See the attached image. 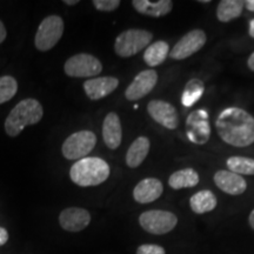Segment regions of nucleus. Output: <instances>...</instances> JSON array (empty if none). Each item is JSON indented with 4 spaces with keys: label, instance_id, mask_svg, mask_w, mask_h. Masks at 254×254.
Listing matches in <instances>:
<instances>
[{
    "label": "nucleus",
    "instance_id": "nucleus-27",
    "mask_svg": "<svg viewBox=\"0 0 254 254\" xmlns=\"http://www.w3.org/2000/svg\"><path fill=\"white\" fill-rule=\"evenodd\" d=\"M94 7L101 12H113L120 6L119 0H94Z\"/></svg>",
    "mask_w": 254,
    "mask_h": 254
},
{
    "label": "nucleus",
    "instance_id": "nucleus-9",
    "mask_svg": "<svg viewBox=\"0 0 254 254\" xmlns=\"http://www.w3.org/2000/svg\"><path fill=\"white\" fill-rule=\"evenodd\" d=\"M207 40L202 30H192L187 32L170 51V57L174 60H184L193 56L204 47Z\"/></svg>",
    "mask_w": 254,
    "mask_h": 254
},
{
    "label": "nucleus",
    "instance_id": "nucleus-16",
    "mask_svg": "<svg viewBox=\"0 0 254 254\" xmlns=\"http://www.w3.org/2000/svg\"><path fill=\"white\" fill-rule=\"evenodd\" d=\"M119 86V80L114 77L92 78L84 82L85 93L91 100H100L113 93Z\"/></svg>",
    "mask_w": 254,
    "mask_h": 254
},
{
    "label": "nucleus",
    "instance_id": "nucleus-34",
    "mask_svg": "<svg viewBox=\"0 0 254 254\" xmlns=\"http://www.w3.org/2000/svg\"><path fill=\"white\" fill-rule=\"evenodd\" d=\"M249 32H250V36L252 37V38H254V19H252V20L250 21V30H249Z\"/></svg>",
    "mask_w": 254,
    "mask_h": 254
},
{
    "label": "nucleus",
    "instance_id": "nucleus-15",
    "mask_svg": "<svg viewBox=\"0 0 254 254\" xmlns=\"http://www.w3.org/2000/svg\"><path fill=\"white\" fill-rule=\"evenodd\" d=\"M164 192L163 183L155 178H146L136 184L133 190V198L139 204H150L160 198Z\"/></svg>",
    "mask_w": 254,
    "mask_h": 254
},
{
    "label": "nucleus",
    "instance_id": "nucleus-20",
    "mask_svg": "<svg viewBox=\"0 0 254 254\" xmlns=\"http://www.w3.org/2000/svg\"><path fill=\"white\" fill-rule=\"evenodd\" d=\"M218 205L217 196L212 190H202L190 196V206L195 214H205L213 211Z\"/></svg>",
    "mask_w": 254,
    "mask_h": 254
},
{
    "label": "nucleus",
    "instance_id": "nucleus-1",
    "mask_svg": "<svg viewBox=\"0 0 254 254\" xmlns=\"http://www.w3.org/2000/svg\"><path fill=\"white\" fill-rule=\"evenodd\" d=\"M215 128L221 140L234 147L254 144V117L240 107L221 111L215 120Z\"/></svg>",
    "mask_w": 254,
    "mask_h": 254
},
{
    "label": "nucleus",
    "instance_id": "nucleus-14",
    "mask_svg": "<svg viewBox=\"0 0 254 254\" xmlns=\"http://www.w3.org/2000/svg\"><path fill=\"white\" fill-rule=\"evenodd\" d=\"M213 180L218 189L230 195H240L247 190L246 180L231 171H218L214 173Z\"/></svg>",
    "mask_w": 254,
    "mask_h": 254
},
{
    "label": "nucleus",
    "instance_id": "nucleus-24",
    "mask_svg": "<svg viewBox=\"0 0 254 254\" xmlns=\"http://www.w3.org/2000/svg\"><path fill=\"white\" fill-rule=\"evenodd\" d=\"M205 92V84L200 79H190L184 87L182 103L185 107H192L200 100Z\"/></svg>",
    "mask_w": 254,
    "mask_h": 254
},
{
    "label": "nucleus",
    "instance_id": "nucleus-18",
    "mask_svg": "<svg viewBox=\"0 0 254 254\" xmlns=\"http://www.w3.org/2000/svg\"><path fill=\"white\" fill-rule=\"evenodd\" d=\"M133 7L136 12L142 15L148 17L160 18L170 13L173 8V1L171 0H158V1H150V0H133Z\"/></svg>",
    "mask_w": 254,
    "mask_h": 254
},
{
    "label": "nucleus",
    "instance_id": "nucleus-32",
    "mask_svg": "<svg viewBox=\"0 0 254 254\" xmlns=\"http://www.w3.org/2000/svg\"><path fill=\"white\" fill-rule=\"evenodd\" d=\"M245 7L251 12H254V0H246Z\"/></svg>",
    "mask_w": 254,
    "mask_h": 254
},
{
    "label": "nucleus",
    "instance_id": "nucleus-29",
    "mask_svg": "<svg viewBox=\"0 0 254 254\" xmlns=\"http://www.w3.org/2000/svg\"><path fill=\"white\" fill-rule=\"evenodd\" d=\"M8 238H9V236H8L7 230L0 226V246H4L5 244L8 241Z\"/></svg>",
    "mask_w": 254,
    "mask_h": 254
},
{
    "label": "nucleus",
    "instance_id": "nucleus-11",
    "mask_svg": "<svg viewBox=\"0 0 254 254\" xmlns=\"http://www.w3.org/2000/svg\"><path fill=\"white\" fill-rule=\"evenodd\" d=\"M147 112L151 118L167 129H176L179 126V113L168 101L154 99L147 104Z\"/></svg>",
    "mask_w": 254,
    "mask_h": 254
},
{
    "label": "nucleus",
    "instance_id": "nucleus-8",
    "mask_svg": "<svg viewBox=\"0 0 254 254\" xmlns=\"http://www.w3.org/2000/svg\"><path fill=\"white\" fill-rule=\"evenodd\" d=\"M64 71L68 77L94 78L103 71V64L94 56L79 53L67 59L64 65Z\"/></svg>",
    "mask_w": 254,
    "mask_h": 254
},
{
    "label": "nucleus",
    "instance_id": "nucleus-17",
    "mask_svg": "<svg viewBox=\"0 0 254 254\" xmlns=\"http://www.w3.org/2000/svg\"><path fill=\"white\" fill-rule=\"evenodd\" d=\"M103 138L110 150H117L123 140V128L119 116L116 112H110L105 117L103 123Z\"/></svg>",
    "mask_w": 254,
    "mask_h": 254
},
{
    "label": "nucleus",
    "instance_id": "nucleus-33",
    "mask_svg": "<svg viewBox=\"0 0 254 254\" xmlns=\"http://www.w3.org/2000/svg\"><path fill=\"white\" fill-rule=\"evenodd\" d=\"M249 222H250V226L253 228L254 230V209L252 212L250 213V217H249Z\"/></svg>",
    "mask_w": 254,
    "mask_h": 254
},
{
    "label": "nucleus",
    "instance_id": "nucleus-35",
    "mask_svg": "<svg viewBox=\"0 0 254 254\" xmlns=\"http://www.w3.org/2000/svg\"><path fill=\"white\" fill-rule=\"evenodd\" d=\"M64 2H65L66 5L72 6V5H77L79 1H78V0H65V1H64Z\"/></svg>",
    "mask_w": 254,
    "mask_h": 254
},
{
    "label": "nucleus",
    "instance_id": "nucleus-6",
    "mask_svg": "<svg viewBox=\"0 0 254 254\" xmlns=\"http://www.w3.org/2000/svg\"><path fill=\"white\" fill-rule=\"evenodd\" d=\"M97 144V136L92 131H79L73 133L64 141L62 152L68 160H80L86 158Z\"/></svg>",
    "mask_w": 254,
    "mask_h": 254
},
{
    "label": "nucleus",
    "instance_id": "nucleus-5",
    "mask_svg": "<svg viewBox=\"0 0 254 254\" xmlns=\"http://www.w3.org/2000/svg\"><path fill=\"white\" fill-rule=\"evenodd\" d=\"M139 224L147 233L163 236L170 233L176 228L178 224L177 215L170 211L152 209L146 211L139 217Z\"/></svg>",
    "mask_w": 254,
    "mask_h": 254
},
{
    "label": "nucleus",
    "instance_id": "nucleus-30",
    "mask_svg": "<svg viewBox=\"0 0 254 254\" xmlns=\"http://www.w3.org/2000/svg\"><path fill=\"white\" fill-rule=\"evenodd\" d=\"M6 36H7V32H6L5 25L2 24L1 20H0V44L6 39Z\"/></svg>",
    "mask_w": 254,
    "mask_h": 254
},
{
    "label": "nucleus",
    "instance_id": "nucleus-2",
    "mask_svg": "<svg viewBox=\"0 0 254 254\" xmlns=\"http://www.w3.org/2000/svg\"><path fill=\"white\" fill-rule=\"evenodd\" d=\"M110 166L104 159L86 157L80 159L71 167L69 177L75 185L81 187L98 186L109 179Z\"/></svg>",
    "mask_w": 254,
    "mask_h": 254
},
{
    "label": "nucleus",
    "instance_id": "nucleus-21",
    "mask_svg": "<svg viewBox=\"0 0 254 254\" xmlns=\"http://www.w3.org/2000/svg\"><path fill=\"white\" fill-rule=\"evenodd\" d=\"M200 177L198 172L193 168H183L177 171L168 178V185L173 190L190 189L199 184Z\"/></svg>",
    "mask_w": 254,
    "mask_h": 254
},
{
    "label": "nucleus",
    "instance_id": "nucleus-4",
    "mask_svg": "<svg viewBox=\"0 0 254 254\" xmlns=\"http://www.w3.org/2000/svg\"><path fill=\"white\" fill-rule=\"evenodd\" d=\"M153 34L140 28H131L122 32L114 43V51L122 58L135 56L144 49L150 46Z\"/></svg>",
    "mask_w": 254,
    "mask_h": 254
},
{
    "label": "nucleus",
    "instance_id": "nucleus-7",
    "mask_svg": "<svg viewBox=\"0 0 254 254\" xmlns=\"http://www.w3.org/2000/svg\"><path fill=\"white\" fill-rule=\"evenodd\" d=\"M64 33V20L59 15H49L41 21L36 33L34 45L41 52L53 49Z\"/></svg>",
    "mask_w": 254,
    "mask_h": 254
},
{
    "label": "nucleus",
    "instance_id": "nucleus-25",
    "mask_svg": "<svg viewBox=\"0 0 254 254\" xmlns=\"http://www.w3.org/2000/svg\"><path fill=\"white\" fill-rule=\"evenodd\" d=\"M226 165L228 171L236 174L244 176H254V159L249 157H240L234 155L227 159Z\"/></svg>",
    "mask_w": 254,
    "mask_h": 254
},
{
    "label": "nucleus",
    "instance_id": "nucleus-19",
    "mask_svg": "<svg viewBox=\"0 0 254 254\" xmlns=\"http://www.w3.org/2000/svg\"><path fill=\"white\" fill-rule=\"evenodd\" d=\"M151 148L150 139L147 136H138L132 142L126 153V164L129 168H136L144 163Z\"/></svg>",
    "mask_w": 254,
    "mask_h": 254
},
{
    "label": "nucleus",
    "instance_id": "nucleus-28",
    "mask_svg": "<svg viewBox=\"0 0 254 254\" xmlns=\"http://www.w3.org/2000/svg\"><path fill=\"white\" fill-rule=\"evenodd\" d=\"M136 254H166L164 247L154 244H144L136 249Z\"/></svg>",
    "mask_w": 254,
    "mask_h": 254
},
{
    "label": "nucleus",
    "instance_id": "nucleus-12",
    "mask_svg": "<svg viewBox=\"0 0 254 254\" xmlns=\"http://www.w3.org/2000/svg\"><path fill=\"white\" fill-rule=\"evenodd\" d=\"M158 82V73L154 69H145L141 71L133 81L128 85L125 91V97L127 100L135 101L141 99L151 93Z\"/></svg>",
    "mask_w": 254,
    "mask_h": 254
},
{
    "label": "nucleus",
    "instance_id": "nucleus-31",
    "mask_svg": "<svg viewBox=\"0 0 254 254\" xmlns=\"http://www.w3.org/2000/svg\"><path fill=\"white\" fill-rule=\"evenodd\" d=\"M247 66H249V68L251 69V71L254 72V52L250 56L249 60H247Z\"/></svg>",
    "mask_w": 254,
    "mask_h": 254
},
{
    "label": "nucleus",
    "instance_id": "nucleus-22",
    "mask_svg": "<svg viewBox=\"0 0 254 254\" xmlns=\"http://www.w3.org/2000/svg\"><path fill=\"white\" fill-rule=\"evenodd\" d=\"M245 7L243 0H221L217 7V18L221 23H228L239 18Z\"/></svg>",
    "mask_w": 254,
    "mask_h": 254
},
{
    "label": "nucleus",
    "instance_id": "nucleus-3",
    "mask_svg": "<svg viewBox=\"0 0 254 254\" xmlns=\"http://www.w3.org/2000/svg\"><path fill=\"white\" fill-rule=\"evenodd\" d=\"M44 116L41 104L33 98L21 100L5 120V132L9 136H18L25 127L36 125Z\"/></svg>",
    "mask_w": 254,
    "mask_h": 254
},
{
    "label": "nucleus",
    "instance_id": "nucleus-36",
    "mask_svg": "<svg viewBox=\"0 0 254 254\" xmlns=\"http://www.w3.org/2000/svg\"><path fill=\"white\" fill-rule=\"evenodd\" d=\"M199 2H201V4H209V0H199Z\"/></svg>",
    "mask_w": 254,
    "mask_h": 254
},
{
    "label": "nucleus",
    "instance_id": "nucleus-10",
    "mask_svg": "<svg viewBox=\"0 0 254 254\" xmlns=\"http://www.w3.org/2000/svg\"><path fill=\"white\" fill-rule=\"evenodd\" d=\"M186 132L193 144L205 145L211 136L208 113L205 110H196L190 112L186 119Z\"/></svg>",
    "mask_w": 254,
    "mask_h": 254
},
{
    "label": "nucleus",
    "instance_id": "nucleus-23",
    "mask_svg": "<svg viewBox=\"0 0 254 254\" xmlns=\"http://www.w3.org/2000/svg\"><path fill=\"white\" fill-rule=\"evenodd\" d=\"M170 55V46L166 41L159 40L153 44H150V46L145 50L144 60L150 67L161 65Z\"/></svg>",
    "mask_w": 254,
    "mask_h": 254
},
{
    "label": "nucleus",
    "instance_id": "nucleus-13",
    "mask_svg": "<svg viewBox=\"0 0 254 254\" xmlns=\"http://www.w3.org/2000/svg\"><path fill=\"white\" fill-rule=\"evenodd\" d=\"M91 222V214L87 209L80 207H68L60 212L59 224L67 232L84 231Z\"/></svg>",
    "mask_w": 254,
    "mask_h": 254
},
{
    "label": "nucleus",
    "instance_id": "nucleus-26",
    "mask_svg": "<svg viewBox=\"0 0 254 254\" xmlns=\"http://www.w3.org/2000/svg\"><path fill=\"white\" fill-rule=\"evenodd\" d=\"M18 91V82L11 75L0 77V105L11 100Z\"/></svg>",
    "mask_w": 254,
    "mask_h": 254
}]
</instances>
